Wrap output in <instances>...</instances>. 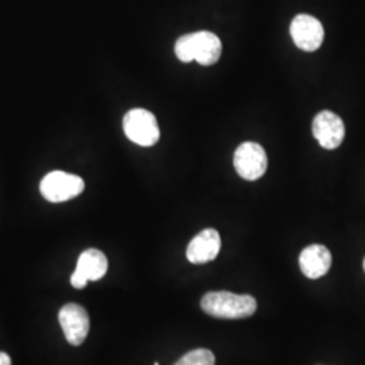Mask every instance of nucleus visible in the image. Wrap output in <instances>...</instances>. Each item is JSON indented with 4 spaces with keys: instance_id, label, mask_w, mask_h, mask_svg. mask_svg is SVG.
Listing matches in <instances>:
<instances>
[{
    "instance_id": "9",
    "label": "nucleus",
    "mask_w": 365,
    "mask_h": 365,
    "mask_svg": "<svg viewBox=\"0 0 365 365\" xmlns=\"http://www.w3.org/2000/svg\"><path fill=\"white\" fill-rule=\"evenodd\" d=\"M313 134L322 148L333 150L337 149L345 138V125L337 114L321 111L314 118Z\"/></svg>"
},
{
    "instance_id": "7",
    "label": "nucleus",
    "mask_w": 365,
    "mask_h": 365,
    "mask_svg": "<svg viewBox=\"0 0 365 365\" xmlns=\"http://www.w3.org/2000/svg\"><path fill=\"white\" fill-rule=\"evenodd\" d=\"M108 269V261L103 252L98 249H87L80 255L76 271L71 276V284L75 288L86 287L88 282L101 280Z\"/></svg>"
},
{
    "instance_id": "12",
    "label": "nucleus",
    "mask_w": 365,
    "mask_h": 365,
    "mask_svg": "<svg viewBox=\"0 0 365 365\" xmlns=\"http://www.w3.org/2000/svg\"><path fill=\"white\" fill-rule=\"evenodd\" d=\"M175 365H215V356L209 349H195L185 353Z\"/></svg>"
},
{
    "instance_id": "13",
    "label": "nucleus",
    "mask_w": 365,
    "mask_h": 365,
    "mask_svg": "<svg viewBox=\"0 0 365 365\" xmlns=\"http://www.w3.org/2000/svg\"><path fill=\"white\" fill-rule=\"evenodd\" d=\"M0 365H11V359L7 353L0 352Z\"/></svg>"
},
{
    "instance_id": "1",
    "label": "nucleus",
    "mask_w": 365,
    "mask_h": 365,
    "mask_svg": "<svg viewBox=\"0 0 365 365\" xmlns=\"http://www.w3.org/2000/svg\"><path fill=\"white\" fill-rule=\"evenodd\" d=\"M175 53L182 63L196 61L200 66H212L221 58V39L206 30L190 33L176 41Z\"/></svg>"
},
{
    "instance_id": "4",
    "label": "nucleus",
    "mask_w": 365,
    "mask_h": 365,
    "mask_svg": "<svg viewBox=\"0 0 365 365\" xmlns=\"http://www.w3.org/2000/svg\"><path fill=\"white\" fill-rule=\"evenodd\" d=\"M39 190L48 202L61 203L80 195L84 191V182L76 175L53 170L42 179Z\"/></svg>"
},
{
    "instance_id": "8",
    "label": "nucleus",
    "mask_w": 365,
    "mask_h": 365,
    "mask_svg": "<svg viewBox=\"0 0 365 365\" xmlns=\"http://www.w3.org/2000/svg\"><path fill=\"white\" fill-rule=\"evenodd\" d=\"M58 321L71 345L78 346L86 341L90 331V318L84 307L76 303H68L60 310Z\"/></svg>"
},
{
    "instance_id": "10",
    "label": "nucleus",
    "mask_w": 365,
    "mask_h": 365,
    "mask_svg": "<svg viewBox=\"0 0 365 365\" xmlns=\"http://www.w3.org/2000/svg\"><path fill=\"white\" fill-rule=\"evenodd\" d=\"M221 250V235L215 229H205L196 235L187 248V259L192 264L212 261Z\"/></svg>"
},
{
    "instance_id": "3",
    "label": "nucleus",
    "mask_w": 365,
    "mask_h": 365,
    "mask_svg": "<svg viewBox=\"0 0 365 365\" xmlns=\"http://www.w3.org/2000/svg\"><path fill=\"white\" fill-rule=\"evenodd\" d=\"M123 131L131 143L140 146H153L160 140L156 117L144 108H133L125 115Z\"/></svg>"
},
{
    "instance_id": "6",
    "label": "nucleus",
    "mask_w": 365,
    "mask_h": 365,
    "mask_svg": "<svg viewBox=\"0 0 365 365\" xmlns=\"http://www.w3.org/2000/svg\"><path fill=\"white\" fill-rule=\"evenodd\" d=\"M289 33L295 45L304 52H315L321 48L325 38L322 24L307 14H300L292 19Z\"/></svg>"
},
{
    "instance_id": "5",
    "label": "nucleus",
    "mask_w": 365,
    "mask_h": 365,
    "mask_svg": "<svg viewBox=\"0 0 365 365\" xmlns=\"http://www.w3.org/2000/svg\"><path fill=\"white\" fill-rule=\"evenodd\" d=\"M235 168L237 173L249 182H255L264 176L268 168V157L261 145L244 143L235 152Z\"/></svg>"
},
{
    "instance_id": "14",
    "label": "nucleus",
    "mask_w": 365,
    "mask_h": 365,
    "mask_svg": "<svg viewBox=\"0 0 365 365\" xmlns=\"http://www.w3.org/2000/svg\"><path fill=\"white\" fill-rule=\"evenodd\" d=\"M364 271H365V259H364Z\"/></svg>"
},
{
    "instance_id": "11",
    "label": "nucleus",
    "mask_w": 365,
    "mask_h": 365,
    "mask_svg": "<svg viewBox=\"0 0 365 365\" xmlns=\"http://www.w3.org/2000/svg\"><path fill=\"white\" fill-rule=\"evenodd\" d=\"M302 274L309 279H319L329 272L331 267V253L324 247L314 244L303 249L299 256Z\"/></svg>"
},
{
    "instance_id": "2",
    "label": "nucleus",
    "mask_w": 365,
    "mask_h": 365,
    "mask_svg": "<svg viewBox=\"0 0 365 365\" xmlns=\"http://www.w3.org/2000/svg\"><path fill=\"white\" fill-rule=\"evenodd\" d=\"M200 307L206 314L220 319H244L256 313L257 302L250 295H237L227 291L207 292Z\"/></svg>"
}]
</instances>
